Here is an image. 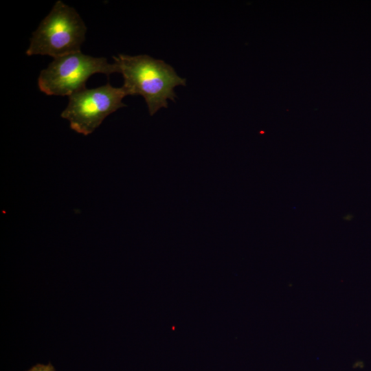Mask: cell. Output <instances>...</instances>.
<instances>
[{
  "instance_id": "cell-1",
  "label": "cell",
  "mask_w": 371,
  "mask_h": 371,
  "mask_svg": "<svg viewBox=\"0 0 371 371\" xmlns=\"http://www.w3.org/2000/svg\"><path fill=\"white\" fill-rule=\"evenodd\" d=\"M113 58L123 76L122 87L126 95L142 96L150 115L161 108H167L168 100L175 101L176 87L186 85V79L180 77L171 65L162 60L146 54H120Z\"/></svg>"
},
{
  "instance_id": "cell-2",
  "label": "cell",
  "mask_w": 371,
  "mask_h": 371,
  "mask_svg": "<svg viewBox=\"0 0 371 371\" xmlns=\"http://www.w3.org/2000/svg\"><path fill=\"white\" fill-rule=\"evenodd\" d=\"M86 32V25L76 10L58 0L32 32L25 54L56 58L80 52Z\"/></svg>"
},
{
  "instance_id": "cell-3",
  "label": "cell",
  "mask_w": 371,
  "mask_h": 371,
  "mask_svg": "<svg viewBox=\"0 0 371 371\" xmlns=\"http://www.w3.org/2000/svg\"><path fill=\"white\" fill-rule=\"evenodd\" d=\"M99 73L109 76L119 73V69L105 57H93L80 51L54 58L41 71L38 86L46 95L69 97L86 87L89 77Z\"/></svg>"
},
{
  "instance_id": "cell-4",
  "label": "cell",
  "mask_w": 371,
  "mask_h": 371,
  "mask_svg": "<svg viewBox=\"0 0 371 371\" xmlns=\"http://www.w3.org/2000/svg\"><path fill=\"white\" fill-rule=\"evenodd\" d=\"M126 96L122 87H114L109 82L93 89L85 87L68 97L61 117L69 121L72 130L88 135L108 115L126 106L122 102Z\"/></svg>"
},
{
  "instance_id": "cell-5",
  "label": "cell",
  "mask_w": 371,
  "mask_h": 371,
  "mask_svg": "<svg viewBox=\"0 0 371 371\" xmlns=\"http://www.w3.org/2000/svg\"><path fill=\"white\" fill-rule=\"evenodd\" d=\"M27 371H56L54 367L51 364H41L38 363L33 367H32L30 369H29Z\"/></svg>"
}]
</instances>
